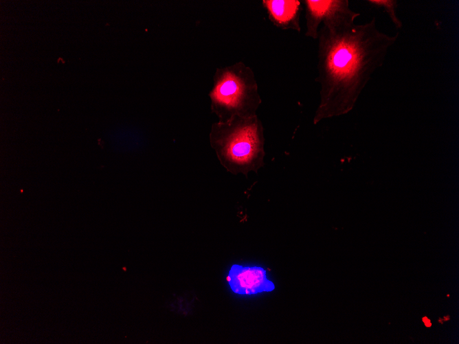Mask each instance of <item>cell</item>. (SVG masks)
<instances>
[{"label":"cell","mask_w":459,"mask_h":344,"mask_svg":"<svg viewBox=\"0 0 459 344\" xmlns=\"http://www.w3.org/2000/svg\"><path fill=\"white\" fill-rule=\"evenodd\" d=\"M399 33L380 31L373 17L363 24L339 19L323 23L317 37L320 101L313 118L321 120L350 112L374 71L384 63Z\"/></svg>","instance_id":"6da1fadb"},{"label":"cell","mask_w":459,"mask_h":344,"mask_svg":"<svg viewBox=\"0 0 459 344\" xmlns=\"http://www.w3.org/2000/svg\"><path fill=\"white\" fill-rule=\"evenodd\" d=\"M210 144L221 165L232 174L257 173L264 166L265 136L257 115L234 117L212 124Z\"/></svg>","instance_id":"7a4b0ae2"},{"label":"cell","mask_w":459,"mask_h":344,"mask_svg":"<svg viewBox=\"0 0 459 344\" xmlns=\"http://www.w3.org/2000/svg\"><path fill=\"white\" fill-rule=\"evenodd\" d=\"M208 96L219 122L256 116L262 103L254 71L242 61L216 69Z\"/></svg>","instance_id":"3957f363"},{"label":"cell","mask_w":459,"mask_h":344,"mask_svg":"<svg viewBox=\"0 0 459 344\" xmlns=\"http://www.w3.org/2000/svg\"><path fill=\"white\" fill-rule=\"evenodd\" d=\"M305 36L317 39L320 24L339 19L355 20L359 12L352 10L348 0H304Z\"/></svg>","instance_id":"277c9868"},{"label":"cell","mask_w":459,"mask_h":344,"mask_svg":"<svg viewBox=\"0 0 459 344\" xmlns=\"http://www.w3.org/2000/svg\"><path fill=\"white\" fill-rule=\"evenodd\" d=\"M227 280L231 290L238 295H256L275 288L274 284L267 278L266 271L258 266L233 264Z\"/></svg>","instance_id":"5b68a950"},{"label":"cell","mask_w":459,"mask_h":344,"mask_svg":"<svg viewBox=\"0 0 459 344\" xmlns=\"http://www.w3.org/2000/svg\"><path fill=\"white\" fill-rule=\"evenodd\" d=\"M262 4L270 21L282 30L300 32V14L302 10L299 0H263Z\"/></svg>","instance_id":"8992f818"},{"label":"cell","mask_w":459,"mask_h":344,"mask_svg":"<svg viewBox=\"0 0 459 344\" xmlns=\"http://www.w3.org/2000/svg\"><path fill=\"white\" fill-rule=\"evenodd\" d=\"M368 3L370 5L382 8L388 14L391 21L396 29L401 30L403 27V23L396 14L398 2L396 0H368Z\"/></svg>","instance_id":"52a82bcc"},{"label":"cell","mask_w":459,"mask_h":344,"mask_svg":"<svg viewBox=\"0 0 459 344\" xmlns=\"http://www.w3.org/2000/svg\"><path fill=\"white\" fill-rule=\"evenodd\" d=\"M423 321L425 323L426 327H430L432 325L430 320L426 317L423 318Z\"/></svg>","instance_id":"ba28073f"}]
</instances>
